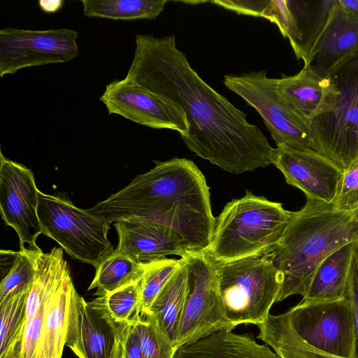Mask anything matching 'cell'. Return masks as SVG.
Listing matches in <instances>:
<instances>
[{"label": "cell", "mask_w": 358, "mask_h": 358, "mask_svg": "<svg viewBox=\"0 0 358 358\" xmlns=\"http://www.w3.org/2000/svg\"><path fill=\"white\" fill-rule=\"evenodd\" d=\"M125 78L181 107L189 124L181 138L196 155L236 174L273 163L275 148L266 136L191 67L174 34L136 35Z\"/></svg>", "instance_id": "1"}, {"label": "cell", "mask_w": 358, "mask_h": 358, "mask_svg": "<svg viewBox=\"0 0 358 358\" xmlns=\"http://www.w3.org/2000/svg\"><path fill=\"white\" fill-rule=\"evenodd\" d=\"M119 192L87 209L110 225L120 220L151 221L171 228L189 251H206L215 229L209 187L191 160L155 162Z\"/></svg>", "instance_id": "2"}, {"label": "cell", "mask_w": 358, "mask_h": 358, "mask_svg": "<svg viewBox=\"0 0 358 358\" xmlns=\"http://www.w3.org/2000/svg\"><path fill=\"white\" fill-rule=\"evenodd\" d=\"M351 242L358 243V208L343 211L333 203L307 199L300 210L292 212L282 239L271 252L282 277L275 303L303 296L323 259Z\"/></svg>", "instance_id": "3"}, {"label": "cell", "mask_w": 358, "mask_h": 358, "mask_svg": "<svg viewBox=\"0 0 358 358\" xmlns=\"http://www.w3.org/2000/svg\"><path fill=\"white\" fill-rule=\"evenodd\" d=\"M292 214L281 203L246 190L215 218L206 252L218 263L269 253L282 239Z\"/></svg>", "instance_id": "4"}, {"label": "cell", "mask_w": 358, "mask_h": 358, "mask_svg": "<svg viewBox=\"0 0 358 358\" xmlns=\"http://www.w3.org/2000/svg\"><path fill=\"white\" fill-rule=\"evenodd\" d=\"M326 78L327 91L309 121L310 148L345 170L358 161V50Z\"/></svg>", "instance_id": "5"}, {"label": "cell", "mask_w": 358, "mask_h": 358, "mask_svg": "<svg viewBox=\"0 0 358 358\" xmlns=\"http://www.w3.org/2000/svg\"><path fill=\"white\" fill-rule=\"evenodd\" d=\"M217 264L224 309L233 328L263 323L282 285L271 252Z\"/></svg>", "instance_id": "6"}, {"label": "cell", "mask_w": 358, "mask_h": 358, "mask_svg": "<svg viewBox=\"0 0 358 358\" xmlns=\"http://www.w3.org/2000/svg\"><path fill=\"white\" fill-rule=\"evenodd\" d=\"M37 213L42 234L72 258L95 267L114 250L108 238L110 224L67 199L39 190Z\"/></svg>", "instance_id": "7"}, {"label": "cell", "mask_w": 358, "mask_h": 358, "mask_svg": "<svg viewBox=\"0 0 358 358\" xmlns=\"http://www.w3.org/2000/svg\"><path fill=\"white\" fill-rule=\"evenodd\" d=\"M188 299L176 349L221 331H232L222 297L218 264L206 251H189Z\"/></svg>", "instance_id": "8"}, {"label": "cell", "mask_w": 358, "mask_h": 358, "mask_svg": "<svg viewBox=\"0 0 358 358\" xmlns=\"http://www.w3.org/2000/svg\"><path fill=\"white\" fill-rule=\"evenodd\" d=\"M224 84L258 112L277 147L310 148L309 120L282 99L276 78L267 77L266 71L261 70L241 76L226 75Z\"/></svg>", "instance_id": "9"}, {"label": "cell", "mask_w": 358, "mask_h": 358, "mask_svg": "<svg viewBox=\"0 0 358 358\" xmlns=\"http://www.w3.org/2000/svg\"><path fill=\"white\" fill-rule=\"evenodd\" d=\"M289 328L315 349L340 358H353L356 329L349 298L301 304L280 314Z\"/></svg>", "instance_id": "10"}, {"label": "cell", "mask_w": 358, "mask_h": 358, "mask_svg": "<svg viewBox=\"0 0 358 358\" xmlns=\"http://www.w3.org/2000/svg\"><path fill=\"white\" fill-rule=\"evenodd\" d=\"M78 33L64 28L27 30L7 27L0 31V76L21 69L64 63L78 54Z\"/></svg>", "instance_id": "11"}, {"label": "cell", "mask_w": 358, "mask_h": 358, "mask_svg": "<svg viewBox=\"0 0 358 358\" xmlns=\"http://www.w3.org/2000/svg\"><path fill=\"white\" fill-rule=\"evenodd\" d=\"M123 327L112 319L101 296L88 302L76 290L69 310L66 346L78 358H122Z\"/></svg>", "instance_id": "12"}, {"label": "cell", "mask_w": 358, "mask_h": 358, "mask_svg": "<svg viewBox=\"0 0 358 358\" xmlns=\"http://www.w3.org/2000/svg\"><path fill=\"white\" fill-rule=\"evenodd\" d=\"M99 99L108 114L157 129L174 130L181 138L188 132L186 115L179 105L125 78L108 84Z\"/></svg>", "instance_id": "13"}, {"label": "cell", "mask_w": 358, "mask_h": 358, "mask_svg": "<svg viewBox=\"0 0 358 358\" xmlns=\"http://www.w3.org/2000/svg\"><path fill=\"white\" fill-rule=\"evenodd\" d=\"M38 192L33 172L6 158L0 150V210L5 224L14 229L20 250L38 248L36 244L42 229L37 213Z\"/></svg>", "instance_id": "14"}, {"label": "cell", "mask_w": 358, "mask_h": 358, "mask_svg": "<svg viewBox=\"0 0 358 358\" xmlns=\"http://www.w3.org/2000/svg\"><path fill=\"white\" fill-rule=\"evenodd\" d=\"M286 182L299 189L308 200L333 203L343 170L326 156L311 149L278 146L272 163Z\"/></svg>", "instance_id": "15"}, {"label": "cell", "mask_w": 358, "mask_h": 358, "mask_svg": "<svg viewBox=\"0 0 358 358\" xmlns=\"http://www.w3.org/2000/svg\"><path fill=\"white\" fill-rule=\"evenodd\" d=\"M62 248L41 252L36 279L29 290L26 305V324L16 358H38L43 320L52 295L70 271Z\"/></svg>", "instance_id": "16"}, {"label": "cell", "mask_w": 358, "mask_h": 358, "mask_svg": "<svg viewBox=\"0 0 358 358\" xmlns=\"http://www.w3.org/2000/svg\"><path fill=\"white\" fill-rule=\"evenodd\" d=\"M118 235L115 250L134 261L147 264L189 251L182 237L170 227L151 221L129 220L114 223Z\"/></svg>", "instance_id": "17"}, {"label": "cell", "mask_w": 358, "mask_h": 358, "mask_svg": "<svg viewBox=\"0 0 358 358\" xmlns=\"http://www.w3.org/2000/svg\"><path fill=\"white\" fill-rule=\"evenodd\" d=\"M357 50L358 15L341 6L337 0L304 66L326 78L340 61Z\"/></svg>", "instance_id": "18"}, {"label": "cell", "mask_w": 358, "mask_h": 358, "mask_svg": "<svg viewBox=\"0 0 358 358\" xmlns=\"http://www.w3.org/2000/svg\"><path fill=\"white\" fill-rule=\"evenodd\" d=\"M358 243H347L320 264L299 303L333 302L346 298L353 256Z\"/></svg>", "instance_id": "19"}, {"label": "cell", "mask_w": 358, "mask_h": 358, "mask_svg": "<svg viewBox=\"0 0 358 358\" xmlns=\"http://www.w3.org/2000/svg\"><path fill=\"white\" fill-rule=\"evenodd\" d=\"M174 358H281L251 334L221 331L179 348Z\"/></svg>", "instance_id": "20"}, {"label": "cell", "mask_w": 358, "mask_h": 358, "mask_svg": "<svg viewBox=\"0 0 358 358\" xmlns=\"http://www.w3.org/2000/svg\"><path fill=\"white\" fill-rule=\"evenodd\" d=\"M177 350L155 318L141 312L138 319L124 325L122 358H174Z\"/></svg>", "instance_id": "21"}, {"label": "cell", "mask_w": 358, "mask_h": 358, "mask_svg": "<svg viewBox=\"0 0 358 358\" xmlns=\"http://www.w3.org/2000/svg\"><path fill=\"white\" fill-rule=\"evenodd\" d=\"M171 278L145 312L151 314L176 348V343L186 307L189 284L184 258ZM177 350V349H176Z\"/></svg>", "instance_id": "22"}, {"label": "cell", "mask_w": 358, "mask_h": 358, "mask_svg": "<svg viewBox=\"0 0 358 358\" xmlns=\"http://www.w3.org/2000/svg\"><path fill=\"white\" fill-rule=\"evenodd\" d=\"M75 291L69 271L46 307L38 358H62L66 345L69 310Z\"/></svg>", "instance_id": "23"}, {"label": "cell", "mask_w": 358, "mask_h": 358, "mask_svg": "<svg viewBox=\"0 0 358 358\" xmlns=\"http://www.w3.org/2000/svg\"><path fill=\"white\" fill-rule=\"evenodd\" d=\"M276 84L282 99L310 121L323 101L329 80L304 66L296 75L276 79Z\"/></svg>", "instance_id": "24"}, {"label": "cell", "mask_w": 358, "mask_h": 358, "mask_svg": "<svg viewBox=\"0 0 358 358\" xmlns=\"http://www.w3.org/2000/svg\"><path fill=\"white\" fill-rule=\"evenodd\" d=\"M336 1L291 0L296 27V41L292 48L298 59H307Z\"/></svg>", "instance_id": "25"}, {"label": "cell", "mask_w": 358, "mask_h": 358, "mask_svg": "<svg viewBox=\"0 0 358 358\" xmlns=\"http://www.w3.org/2000/svg\"><path fill=\"white\" fill-rule=\"evenodd\" d=\"M257 327V338L281 358H340L308 345L289 328L280 314L270 313Z\"/></svg>", "instance_id": "26"}, {"label": "cell", "mask_w": 358, "mask_h": 358, "mask_svg": "<svg viewBox=\"0 0 358 358\" xmlns=\"http://www.w3.org/2000/svg\"><path fill=\"white\" fill-rule=\"evenodd\" d=\"M145 264L114 250L96 268V273L88 290L96 289L95 294L103 296L126 285L138 282L144 275Z\"/></svg>", "instance_id": "27"}, {"label": "cell", "mask_w": 358, "mask_h": 358, "mask_svg": "<svg viewBox=\"0 0 358 358\" xmlns=\"http://www.w3.org/2000/svg\"><path fill=\"white\" fill-rule=\"evenodd\" d=\"M167 0H82L84 15L112 20L154 19Z\"/></svg>", "instance_id": "28"}, {"label": "cell", "mask_w": 358, "mask_h": 358, "mask_svg": "<svg viewBox=\"0 0 358 358\" xmlns=\"http://www.w3.org/2000/svg\"><path fill=\"white\" fill-rule=\"evenodd\" d=\"M29 290L0 303V358H16L26 324Z\"/></svg>", "instance_id": "29"}, {"label": "cell", "mask_w": 358, "mask_h": 358, "mask_svg": "<svg viewBox=\"0 0 358 358\" xmlns=\"http://www.w3.org/2000/svg\"><path fill=\"white\" fill-rule=\"evenodd\" d=\"M41 252L39 248L12 251V262L0 284V303L31 289Z\"/></svg>", "instance_id": "30"}, {"label": "cell", "mask_w": 358, "mask_h": 358, "mask_svg": "<svg viewBox=\"0 0 358 358\" xmlns=\"http://www.w3.org/2000/svg\"><path fill=\"white\" fill-rule=\"evenodd\" d=\"M100 296L115 322L122 325L133 323L141 312V280Z\"/></svg>", "instance_id": "31"}, {"label": "cell", "mask_w": 358, "mask_h": 358, "mask_svg": "<svg viewBox=\"0 0 358 358\" xmlns=\"http://www.w3.org/2000/svg\"><path fill=\"white\" fill-rule=\"evenodd\" d=\"M182 263V259L164 258L145 264L141 279V311L147 310Z\"/></svg>", "instance_id": "32"}, {"label": "cell", "mask_w": 358, "mask_h": 358, "mask_svg": "<svg viewBox=\"0 0 358 358\" xmlns=\"http://www.w3.org/2000/svg\"><path fill=\"white\" fill-rule=\"evenodd\" d=\"M333 203L337 210L343 211L358 208V161L343 170L338 194Z\"/></svg>", "instance_id": "33"}, {"label": "cell", "mask_w": 358, "mask_h": 358, "mask_svg": "<svg viewBox=\"0 0 358 358\" xmlns=\"http://www.w3.org/2000/svg\"><path fill=\"white\" fill-rule=\"evenodd\" d=\"M346 297L351 301L355 322L356 341L353 358H358V245L350 271Z\"/></svg>", "instance_id": "34"}, {"label": "cell", "mask_w": 358, "mask_h": 358, "mask_svg": "<svg viewBox=\"0 0 358 358\" xmlns=\"http://www.w3.org/2000/svg\"><path fill=\"white\" fill-rule=\"evenodd\" d=\"M63 1H40L38 4L41 8L46 13H54L59 10L63 4Z\"/></svg>", "instance_id": "35"}, {"label": "cell", "mask_w": 358, "mask_h": 358, "mask_svg": "<svg viewBox=\"0 0 358 358\" xmlns=\"http://www.w3.org/2000/svg\"><path fill=\"white\" fill-rule=\"evenodd\" d=\"M339 4L352 13L358 15V0H338Z\"/></svg>", "instance_id": "36"}]
</instances>
